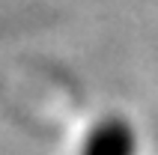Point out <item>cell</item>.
<instances>
[{
	"label": "cell",
	"instance_id": "obj_1",
	"mask_svg": "<svg viewBox=\"0 0 158 155\" xmlns=\"http://www.w3.org/2000/svg\"><path fill=\"white\" fill-rule=\"evenodd\" d=\"M81 155H137V131L123 116H107L89 131Z\"/></svg>",
	"mask_w": 158,
	"mask_h": 155
}]
</instances>
